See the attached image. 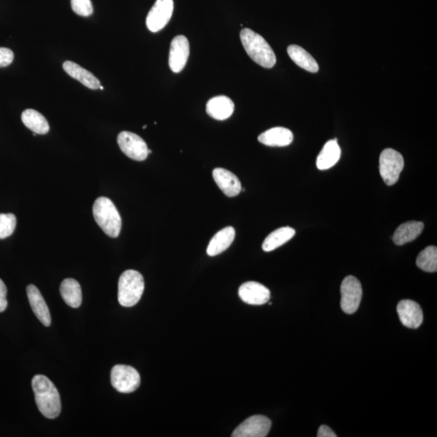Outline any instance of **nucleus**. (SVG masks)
I'll return each instance as SVG.
<instances>
[{
    "label": "nucleus",
    "instance_id": "obj_31",
    "mask_svg": "<svg viewBox=\"0 0 437 437\" xmlns=\"http://www.w3.org/2000/svg\"><path fill=\"white\" fill-rule=\"evenodd\" d=\"M318 437H336L337 435L335 434L334 431L331 429V427L326 425H322L318 429L317 435Z\"/></svg>",
    "mask_w": 437,
    "mask_h": 437
},
{
    "label": "nucleus",
    "instance_id": "obj_10",
    "mask_svg": "<svg viewBox=\"0 0 437 437\" xmlns=\"http://www.w3.org/2000/svg\"><path fill=\"white\" fill-rule=\"evenodd\" d=\"M272 427V421L264 416H253L242 422L232 432V437H265Z\"/></svg>",
    "mask_w": 437,
    "mask_h": 437
},
{
    "label": "nucleus",
    "instance_id": "obj_18",
    "mask_svg": "<svg viewBox=\"0 0 437 437\" xmlns=\"http://www.w3.org/2000/svg\"><path fill=\"white\" fill-rule=\"evenodd\" d=\"M261 144L270 147H286L293 141L292 132L287 128L274 127L259 136Z\"/></svg>",
    "mask_w": 437,
    "mask_h": 437
},
{
    "label": "nucleus",
    "instance_id": "obj_27",
    "mask_svg": "<svg viewBox=\"0 0 437 437\" xmlns=\"http://www.w3.org/2000/svg\"><path fill=\"white\" fill-rule=\"evenodd\" d=\"M17 227V218L13 214H0V239L10 236Z\"/></svg>",
    "mask_w": 437,
    "mask_h": 437
},
{
    "label": "nucleus",
    "instance_id": "obj_12",
    "mask_svg": "<svg viewBox=\"0 0 437 437\" xmlns=\"http://www.w3.org/2000/svg\"><path fill=\"white\" fill-rule=\"evenodd\" d=\"M242 301L252 306H262L270 298V290L257 282H246L241 285L239 291Z\"/></svg>",
    "mask_w": 437,
    "mask_h": 437
},
{
    "label": "nucleus",
    "instance_id": "obj_5",
    "mask_svg": "<svg viewBox=\"0 0 437 437\" xmlns=\"http://www.w3.org/2000/svg\"><path fill=\"white\" fill-rule=\"evenodd\" d=\"M380 174L388 186L396 184L405 167V160L402 154L392 149L382 151L380 156Z\"/></svg>",
    "mask_w": 437,
    "mask_h": 437
},
{
    "label": "nucleus",
    "instance_id": "obj_8",
    "mask_svg": "<svg viewBox=\"0 0 437 437\" xmlns=\"http://www.w3.org/2000/svg\"><path fill=\"white\" fill-rule=\"evenodd\" d=\"M117 141L121 151L128 158L136 161H142L148 158V145L135 133L122 131L118 136Z\"/></svg>",
    "mask_w": 437,
    "mask_h": 437
},
{
    "label": "nucleus",
    "instance_id": "obj_1",
    "mask_svg": "<svg viewBox=\"0 0 437 437\" xmlns=\"http://www.w3.org/2000/svg\"><path fill=\"white\" fill-rule=\"evenodd\" d=\"M37 407L47 419L53 420L60 415L61 398L58 389L44 375H36L32 380Z\"/></svg>",
    "mask_w": 437,
    "mask_h": 437
},
{
    "label": "nucleus",
    "instance_id": "obj_7",
    "mask_svg": "<svg viewBox=\"0 0 437 437\" xmlns=\"http://www.w3.org/2000/svg\"><path fill=\"white\" fill-rule=\"evenodd\" d=\"M363 290L358 279L349 275L341 284V308L348 315L358 310L362 299Z\"/></svg>",
    "mask_w": 437,
    "mask_h": 437
},
{
    "label": "nucleus",
    "instance_id": "obj_17",
    "mask_svg": "<svg viewBox=\"0 0 437 437\" xmlns=\"http://www.w3.org/2000/svg\"><path fill=\"white\" fill-rule=\"evenodd\" d=\"M64 70L71 77L78 80L79 82L90 89L97 90L101 87V82L86 69L71 61H66L63 65Z\"/></svg>",
    "mask_w": 437,
    "mask_h": 437
},
{
    "label": "nucleus",
    "instance_id": "obj_13",
    "mask_svg": "<svg viewBox=\"0 0 437 437\" xmlns=\"http://www.w3.org/2000/svg\"><path fill=\"white\" fill-rule=\"evenodd\" d=\"M397 311L402 324L411 329L419 328L424 320L422 308L414 301H401L398 303Z\"/></svg>",
    "mask_w": 437,
    "mask_h": 437
},
{
    "label": "nucleus",
    "instance_id": "obj_4",
    "mask_svg": "<svg viewBox=\"0 0 437 437\" xmlns=\"http://www.w3.org/2000/svg\"><path fill=\"white\" fill-rule=\"evenodd\" d=\"M145 291V279L134 270H127L118 281V302L123 307H132L140 301Z\"/></svg>",
    "mask_w": 437,
    "mask_h": 437
},
{
    "label": "nucleus",
    "instance_id": "obj_14",
    "mask_svg": "<svg viewBox=\"0 0 437 437\" xmlns=\"http://www.w3.org/2000/svg\"><path fill=\"white\" fill-rule=\"evenodd\" d=\"M212 175L217 186L226 196H239L241 191V184L234 174L225 169L216 168L213 170Z\"/></svg>",
    "mask_w": 437,
    "mask_h": 437
},
{
    "label": "nucleus",
    "instance_id": "obj_15",
    "mask_svg": "<svg viewBox=\"0 0 437 437\" xmlns=\"http://www.w3.org/2000/svg\"><path fill=\"white\" fill-rule=\"evenodd\" d=\"M27 296L33 313L45 326H50L51 323L50 313L48 306L42 297L39 288L30 284L27 287Z\"/></svg>",
    "mask_w": 437,
    "mask_h": 437
},
{
    "label": "nucleus",
    "instance_id": "obj_24",
    "mask_svg": "<svg viewBox=\"0 0 437 437\" xmlns=\"http://www.w3.org/2000/svg\"><path fill=\"white\" fill-rule=\"evenodd\" d=\"M288 54L294 63L301 66V68L312 73H316L319 71V66H318L316 60L302 47L297 45L289 46L288 47Z\"/></svg>",
    "mask_w": 437,
    "mask_h": 437
},
{
    "label": "nucleus",
    "instance_id": "obj_2",
    "mask_svg": "<svg viewBox=\"0 0 437 437\" xmlns=\"http://www.w3.org/2000/svg\"><path fill=\"white\" fill-rule=\"evenodd\" d=\"M240 37L246 53L256 64L265 68H272L277 64L275 52L262 36L250 28H243Z\"/></svg>",
    "mask_w": 437,
    "mask_h": 437
},
{
    "label": "nucleus",
    "instance_id": "obj_21",
    "mask_svg": "<svg viewBox=\"0 0 437 437\" xmlns=\"http://www.w3.org/2000/svg\"><path fill=\"white\" fill-rule=\"evenodd\" d=\"M425 229L422 222L409 221L405 223L394 232L393 241L397 245H403L415 241Z\"/></svg>",
    "mask_w": 437,
    "mask_h": 437
},
{
    "label": "nucleus",
    "instance_id": "obj_30",
    "mask_svg": "<svg viewBox=\"0 0 437 437\" xmlns=\"http://www.w3.org/2000/svg\"><path fill=\"white\" fill-rule=\"evenodd\" d=\"M8 290L6 283L0 279V313L6 310L8 306L7 301Z\"/></svg>",
    "mask_w": 437,
    "mask_h": 437
},
{
    "label": "nucleus",
    "instance_id": "obj_23",
    "mask_svg": "<svg viewBox=\"0 0 437 437\" xmlns=\"http://www.w3.org/2000/svg\"><path fill=\"white\" fill-rule=\"evenodd\" d=\"M21 120L28 129L39 135H46L50 131L46 118L35 109H28L22 113Z\"/></svg>",
    "mask_w": 437,
    "mask_h": 437
},
{
    "label": "nucleus",
    "instance_id": "obj_3",
    "mask_svg": "<svg viewBox=\"0 0 437 437\" xmlns=\"http://www.w3.org/2000/svg\"><path fill=\"white\" fill-rule=\"evenodd\" d=\"M95 221L107 236L116 239L122 230V218L115 204L106 197H100L93 207Z\"/></svg>",
    "mask_w": 437,
    "mask_h": 437
},
{
    "label": "nucleus",
    "instance_id": "obj_29",
    "mask_svg": "<svg viewBox=\"0 0 437 437\" xmlns=\"http://www.w3.org/2000/svg\"><path fill=\"white\" fill-rule=\"evenodd\" d=\"M14 54L12 50L6 47H0V68H6L12 63Z\"/></svg>",
    "mask_w": 437,
    "mask_h": 437
},
{
    "label": "nucleus",
    "instance_id": "obj_22",
    "mask_svg": "<svg viewBox=\"0 0 437 437\" xmlns=\"http://www.w3.org/2000/svg\"><path fill=\"white\" fill-rule=\"evenodd\" d=\"M60 293L64 301L71 308H79L82 303V287L77 280L66 279L60 285Z\"/></svg>",
    "mask_w": 437,
    "mask_h": 437
},
{
    "label": "nucleus",
    "instance_id": "obj_32",
    "mask_svg": "<svg viewBox=\"0 0 437 437\" xmlns=\"http://www.w3.org/2000/svg\"><path fill=\"white\" fill-rule=\"evenodd\" d=\"M100 89H102V90L104 89V88H103V86H102V85H101V87H100Z\"/></svg>",
    "mask_w": 437,
    "mask_h": 437
},
{
    "label": "nucleus",
    "instance_id": "obj_19",
    "mask_svg": "<svg viewBox=\"0 0 437 437\" xmlns=\"http://www.w3.org/2000/svg\"><path fill=\"white\" fill-rule=\"evenodd\" d=\"M236 236L234 227H226L212 237L207 249V253L211 257L223 253L234 242Z\"/></svg>",
    "mask_w": 437,
    "mask_h": 437
},
{
    "label": "nucleus",
    "instance_id": "obj_28",
    "mask_svg": "<svg viewBox=\"0 0 437 437\" xmlns=\"http://www.w3.org/2000/svg\"><path fill=\"white\" fill-rule=\"evenodd\" d=\"M71 8L75 13L82 17H89L93 13L91 0H71Z\"/></svg>",
    "mask_w": 437,
    "mask_h": 437
},
{
    "label": "nucleus",
    "instance_id": "obj_26",
    "mask_svg": "<svg viewBox=\"0 0 437 437\" xmlns=\"http://www.w3.org/2000/svg\"><path fill=\"white\" fill-rule=\"evenodd\" d=\"M417 267L426 272H436L437 248L434 245L427 246L421 251L416 259Z\"/></svg>",
    "mask_w": 437,
    "mask_h": 437
},
{
    "label": "nucleus",
    "instance_id": "obj_20",
    "mask_svg": "<svg viewBox=\"0 0 437 437\" xmlns=\"http://www.w3.org/2000/svg\"><path fill=\"white\" fill-rule=\"evenodd\" d=\"M341 156V149L337 139L329 140L323 147L317 158V167L320 170L329 169L338 163Z\"/></svg>",
    "mask_w": 437,
    "mask_h": 437
},
{
    "label": "nucleus",
    "instance_id": "obj_11",
    "mask_svg": "<svg viewBox=\"0 0 437 437\" xmlns=\"http://www.w3.org/2000/svg\"><path fill=\"white\" fill-rule=\"evenodd\" d=\"M189 55V44L186 37L178 35L171 42L169 65L174 73H179L187 65Z\"/></svg>",
    "mask_w": 437,
    "mask_h": 437
},
{
    "label": "nucleus",
    "instance_id": "obj_6",
    "mask_svg": "<svg viewBox=\"0 0 437 437\" xmlns=\"http://www.w3.org/2000/svg\"><path fill=\"white\" fill-rule=\"evenodd\" d=\"M111 384L113 388L122 393L135 392L140 386V375L129 365L117 364L111 370Z\"/></svg>",
    "mask_w": 437,
    "mask_h": 437
},
{
    "label": "nucleus",
    "instance_id": "obj_9",
    "mask_svg": "<svg viewBox=\"0 0 437 437\" xmlns=\"http://www.w3.org/2000/svg\"><path fill=\"white\" fill-rule=\"evenodd\" d=\"M174 0H156L147 17L146 25L153 32L162 30L169 22L174 12Z\"/></svg>",
    "mask_w": 437,
    "mask_h": 437
},
{
    "label": "nucleus",
    "instance_id": "obj_34",
    "mask_svg": "<svg viewBox=\"0 0 437 437\" xmlns=\"http://www.w3.org/2000/svg\"><path fill=\"white\" fill-rule=\"evenodd\" d=\"M142 128H144V129H146L147 126L145 125V126H144V127H142Z\"/></svg>",
    "mask_w": 437,
    "mask_h": 437
},
{
    "label": "nucleus",
    "instance_id": "obj_33",
    "mask_svg": "<svg viewBox=\"0 0 437 437\" xmlns=\"http://www.w3.org/2000/svg\"><path fill=\"white\" fill-rule=\"evenodd\" d=\"M151 154V150L149 149V154Z\"/></svg>",
    "mask_w": 437,
    "mask_h": 437
},
{
    "label": "nucleus",
    "instance_id": "obj_16",
    "mask_svg": "<svg viewBox=\"0 0 437 437\" xmlns=\"http://www.w3.org/2000/svg\"><path fill=\"white\" fill-rule=\"evenodd\" d=\"M234 107V103L230 97L218 96L209 100L206 111L214 120L223 121L232 116Z\"/></svg>",
    "mask_w": 437,
    "mask_h": 437
},
{
    "label": "nucleus",
    "instance_id": "obj_25",
    "mask_svg": "<svg viewBox=\"0 0 437 437\" xmlns=\"http://www.w3.org/2000/svg\"><path fill=\"white\" fill-rule=\"evenodd\" d=\"M295 234L296 231L292 227H280L267 236L263 244V250L266 252L273 251L291 240Z\"/></svg>",
    "mask_w": 437,
    "mask_h": 437
}]
</instances>
